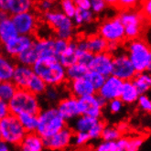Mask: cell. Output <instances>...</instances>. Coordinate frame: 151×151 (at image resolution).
<instances>
[{"mask_svg": "<svg viewBox=\"0 0 151 151\" xmlns=\"http://www.w3.org/2000/svg\"><path fill=\"white\" fill-rule=\"evenodd\" d=\"M32 69L48 86H60L67 81L66 68L56 56L39 58Z\"/></svg>", "mask_w": 151, "mask_h": 151, "instance_id": "6da1fadb", "label": "cell"}, {"mask_svg": "<svg viewBox=\"0 0 151 151\" xmlns=\"http://www.w3.org/2000/svg\"><path fill=\"white\" fill-rule=\"evenodd\" d=\"M39 122L36 132L43 137L47 138L67 126V121L61 116L56 106L41 109L38 114Z\"/></svg>", "mask_w": 151, "mask_h": 151, "instance_id": "7a4b0ae2", "label": "cell"}, {"mask_svg": "<svg viewBox=\"0 0 151 151\" xmlns=\"http://www.w3.org/2000/svg\"><path fill=\"white\" fill-rule=\"evenodd\" d=\"M10 113L19 115L21 113L39 114L41 104L39 96L28 89H17L12 98L8 101Z\"/></svg>", "mask_w": 151, "mask_h": 151, "instance_id": "3957f363", "label": "cell"}, {"mask_svg": "<svg viewBox=\"0 0 151 151\" xmlns=\"http://www.w3.org/2000/svg\"><path fill=\"white\" fill-rule=\"evenodd\" d=\"M44 20L54 31L55 37L66 40H73L74 35V24L70 17L60 10H50L44 13Z\"/></svg>", "mask_w": 151, "mask_h": 151, "instance_id": "277c9868", "label": "cell"}, {"mask_svg": "<svg viewBox=\"0 0 151 151\" xmlns=\"http://www.w3.org/2000/svg\"><path fill=\"white\" fill-rule=\"evenodd\" d=\"M126 48V53L131 60L136 72H146L151 53V46L147 40L137 38L130 40L127 42Z\"/></svg>", "mask_w": 151, "mask_h": 151, "instance_id": "5b68a950", "label": "cell"}, {"mask_svg": "<svg viewBox=\"0 0 151 151\" xmlns=\"http://www.w3.org/2000/svg\"><path fill=\"white\" fill-rule=\"evenodd\" d=\"M0 127L2 139L11 147H19L27 134V131L22 127L17 115L11 113L0 120Z\"/></svg>", "mask_w": 151, "mask_h": 151, "instance_id": "8992f818", "label": "cell"}, {"mask_svg": "<svg viewBox=\"0 0 151 151\" xmlns=\"http://www.w3.org/2000/svg\"><path fill=\"white\" fill-rule=\"evenodd\" d=\"M118 17L125 28L126 39L130 40L141 36L144 29V22L146 20L141 12L129 8L122 11Z\"/></svg>", "mask_w": 151, "mask_h": 151, "instance_id": "52a82bcc", "label": "cell"}, {"mask_svg": "<svg viewBox=\"0 0 151 151\" xmlns=\"http://www.w3.org/2000/svg\"><path fill=\"white\" fill-rule=\"evenodd\" d=\"M98 34L107 42L120 44L126 40L125 28L119 17H114L103 21L99 26Z\"/></svg>", "mask_w": 151, "mask_h": 151, "instance_id": "ba28073f", "label": "cell"}, {"mask_svg": "<svg viewBox=\"0 0 151 151\" xmlns=\"http://www.w3.org/2000/svg\"><path fill=\"white\" fill-rule=\"evenodd\" d=\"M112 74L124 82L130 81L137 74L136 70L126 52L117 51L114 55Z\"/></svg>", "mask_w": 151, "mask_h": 151, "instance_id": "9c48e42d", "label": "cell"}, {"mask_svg": "<svg viewBox=\"0 0 151 151\" xmlns=\"http://www.w3.org/2000/svg\"><path fill=\"white\" fill-rule=\"evenodd\" d=\"M81 114H86L89 116L101 118L103 111L106 106V102L97 93L78 98Z\"/></svg>", "mask_w": 151, "mask_h": 151, "instance_id": "30bf717a", "label": "cell"}, {"mask_svg": "<svg viewBox=\"0 0 151 151\" xmlns=\"http://www.w3.org/2000/svg\"><path fill=\"white\" fill-rule=\"evenodd\" d=\"M73 130L68 126L52 136L44 138V146L49 150H64L72 146Z\"/></svg>", "mask_w": 151, "mask_h": 151, "instance_id": "8fae6325", "label": "cell"}, {"mask_svg": "<svg viewBox=\"0 0 151 151\" xmlns=\"http://www.w3.org/2000/svg\"><path fill=\"white\" fill-rule=\"evenodd\" d=\"M35 41L32 35L17 34L16 37L3 44V51L5 54L13 58L19 56L21 52L30 48Z\"/></svg>", "mask_w": 151, "mask_h": 151, "instance_id": "7c38bea8", "label": "cell"}, {"mask_svg": "<svg viewBox=\"0 0 151 151\" xmlns=\"http://www.w3.org/2000/svg\"><path fill=\"white\" fill-rule=\"evenodd\" d=\"M123 83L124 81L113 74L106 76L104 83L97 90L96 93L106 102L115 98H119Z\"/></svg>", "mask_w": 151, "mask_h": 151, "instance_id": "4fadbf2b", "label": "cell"}, {"mask_svg": "<svg viewBox=\"0 0 151 151\" xmlns=\"http://www.w3.org/2000/svg\"><path fill=\"white\" fill-rule=\"evenodd\" d=\"M11 19L19 34L32 35L37 29V17L32 11L14 14Z\"/></svg>", "mask_w": 151, "mask_h": 151, "instance_id": "5bb4252c", "label": "cell"}, {"mask_svg": "<svg viewBox=\"0 0 151 151\" xmlns=\"http://www.w3.org/2000/svg\"><path fill=\"white\" fill-rule=\"evenodd\" d=\"M56 107L67 122L74 120L77 116L81 114V110L79 106V100L73 95H70L60 98L57 103Z\"/></svg>", "mask_w": 151, "mask_h": 151, "instance_id": "9a60e30c", "label": "cell"}, {"mask_svg": "<svg viewBox=\"0 0 151 151\" xmlns=\"http://www.w3.org/2000/svg\"><path fill=\"white\" fill-rule=\"evenodd\" d=\"M113 60L114 55L107 50L97 53L93 55L89 70L99 73L105 77L109 76L112 74L113 70Z\"/></svg>", "mask_w": 151, "mask_h": 151, "instance_id": "2e32d148", "label": "cell"}, {"mask_svg": "<svg viewBox=\"0 0 151 151\" xmlns=\"http://www.w3.org/2000/svg\"><path fill=\"white\" fill-rule=\"evenodd\" d=\"M68 89L70 95L75 96L76 98H81L83 96L96 93V89L87 77L69 81Z\"/></svg>", "mask_w": 151, "mask_h": 151, "instance_id": "e0dca14e", "label": "cell"}, {"mask_svg": "<svg viewBox=\"0 0 151 151\" xmlns=\"http://www.w3.org/2000/svg\"><path fill=\"white\" fill-rule=\"evenodd\" d=\"M35 74L32 67L23 64H16L11 81L15 83L17 89H27L32 76Z\"/></svg>", "mask_w": 151, "mask_h": 151, "instance_id": "ac0fdd59", "label": "cell"}, {"mask_svg": "<svg viewBox=\"0 0 151 151\" xmlns=\"http://www.w3.org/2000/svg\"><path fill=\"white\" fill-rule=\"evenodd\" d=\"M19 147L23 151H42L45 149L44 138L37 132L27 133Z\"/></svg>", "mask_w": 151, "mask_h": 151, "instance_id": "d6986e66", "label": "cell"}, {"mask_svg": "<svg viewBox=\"0 0 151 151\" xmlns=\"http://www.w3.org/2000/svg\"><path fill=\"white\" fill-rule=\"evenodd\" d=\"M33 47L36 50L39 57L56 56L54 50V38L46 37L36 40L33 43Z\"/></svg>", "mask_w": 151, "mask_h": 151, "instance_id": "ffe728a7", "label": "cell"}, {"mask_svg": "<svg viewBox=\"0 0 151 151\" xmlns=\"http://www.w3.org/2000/svg\"><path fill=\"white\" fill-rule=\"evenodd\" d=\"M139 95H140V93H138L135 84L133 83L132 80L124 82L121 94L119 97L124 104H136Z\"/></svg>", "mask_w": 151, "mask_h": 151, "instance_id": "44dd1931", "label": "cell"}, {"mask_svg": "<svg viewBox=\"0 0 151 151\" xmlns=\"http://www.w3.org/2000/svg\"><path fill=\"white\" fill-rule=\"evenodd\" d=\"M101 118H95L89 116L86 114H80L77 116L73 123V130L74 132H86L90 131L95 124L98 122Z\"/></svg>", "mask_w": 151, "mask_h": 151, "instance_id": "7402d4cb", "label": "cell"}, {"mask_svg": "<svg viewBox=\"0 0 151 151\" xmlns=\"http://www.w3.org/2000/svg\"><path fill=\"white\" fill-rule=\"evenodd\" d=\"M85 40L87 50L92 52L93 55L107 50L108 42L103 37H101L99 34H93L91 36H88L85 38Z\"/></svg>", "mask_w": 151, "mask_h": 151, "instance_id": "603a6c76", "label": "cell"}, {"mask_svg": "<svg viewBox=\"0 0 151 151\" xmlns=\"http://www.w3.org/2000/svg\"><path fill=\"white\" fill-rule=\"evenodd\" d=\"M132 82L140 94H147L151 92V73L147 70L137 73L134 78L132 79Z\"/></svg>", "mask_w": 151, "mask_h": 151, "instance_id": "cb8c5ba5", "label": "cell"}, {"mask_svg": "<svg viewBox=\"0 0 151 151\" xmlns=\"http://www.w3.org/2000/svg\"><path fill=\"white\" fill-rule=\"evenodd\" d=\"M15 67L16 63L11 57L0 54V82L10 81Z\"/></svg>", "mask_w": 151, "mask_h": 151, "instance_id": "d4e9b609", "label": "cell"}, {"mask_svg": "<svg viewBox=\"0 0 151 151\" xmlns=\"http://www.w3.org/2000/svg\"><path fill=\"white\" fill-rule=\"evenodd\" d=\"M60 63L65 68L77 63V45L73 40H69L68 47L66 50L58 57Z\"/></svg>", "mask_w": 151, "mask_h": 151, "instance_id": "484cf974", "label": "cell"}, {"mask_svg": "<svg viewBox=\"0 0 151 151\" xmlns=\"http://www.w3.org/2000/svg\"><path fill=\"white\" fill-rule=\"evenodd\" d=\"M17 34L19 33L11 17H8L6 19L0 21V42L2 44L13 39Z\"/></svg>", "mask_w": 151, "mask_h": 151, "instance_id": "4316f807", "label": "cell"}, {"mask_svg": "<svg viewBox=\"0 0 151 151\" xmlns=\"http://www.w3.org/2000/svg\"><path fill=\"white\" fill-rule=\"evenodd\" d=\"M19 122L21 123L22 127L27 131V133L36 132L39 117L38 114H32V113H21L17 115Z\"/></svg>", "mask_w": 151, "mask_h": 151, "instance_id": "83f0119b", "label": "cell"}, {"mask_svg": "<svg viewBox=\"0 0 151 151\" xmlns=\"http://www.w3.org/2000/svg\"><path fill=\"white\" fill-rule=\"evenodd\" d=\"M89 68L79 63H75L70 66L66 68V78L67 81H73V80L80 79L83 77H86L89 73Z\"/></svg>", "mask_w": 151, "mask_h": 151, "instance_id": "f1b7e54d", "label": "cell"}, {"mask_svg": "<svg viewBox=\"0 0 151 151\" xmlns=\"http://www.w3.org/2000/svg\"><path fill=\"white\" fill-rule=\"evenodd\" d=\"M34 6V0H11L8 13L10 15L31 11Z\"/></svg>", "mask_w": 151, "mask_h": 151, "instance_id": "f546056e", "label": "cell"}, {"mask_svg": "<svg viewBox=\"0 0 151 151\" xmlns=\"http://www.w3.org/2000/svg\"><path fill=\"white\" fill-rule=\"evenodd\" d=\"M39 58L40 57L38 55L36 50L34 49V47L32 45L30 48L27 49L26 50L21 52L19 56H17L15 59L17 60V63L32 67Z\"/></svg>", "mask_w": 151, "mask_h": 151, "instance_id": "4dcf8cb0", "label": "cell"}, {"mask_svg": "<svg viewBox=\"0 0 151 151\" xmlns=\"http://www.w3.org/2000/svg\"><path fill=\"white\" fill-rule=\"evenodd\" d=\"M94 13L91 9H77L76 13L73 17L74 26H83L93 21Z\"/></svg>", "mask_w": 151, "mask_h": 151, "instance_id": "1f68e13d", "label": "cell"}, {"mask_svg": "<svg viewBox=\"0 0 151 151\" xmlns=\"http://www.w3.org/2000/svg\"><path fill=\"white\" fill-rule=\"evenodd\" d=\"M47 87H48V85L46 84V83L44 82L39 75L35 73L32 76V78L30 79L27 89H28L29 91H30L31 93H35L36 95L40 96L44 93Z\"/></svg>", "mask_w": 151, "mask_h": 151, "instance_id": "d6a6232c", "label": "cell"}, {"mask_svg": "<svg viewBox=\"0 0 151 151\" xmlns=\"http://www.w3.org/2000/svg\"><path fill=\"white\" fill-rule=\"evenodd\" d=\"M17 90V87L11 81L0 82V98L8 102Z\"/></svg>", "mask_w": 151, "mask_h": 151, "instance_id": "836d02e7", "label": "cell"}, {"mask_svg": "<svg viewBox=\"0 0 151 151\" xmlns=\"http://www.w3.org/2000/svg\"><path fill=\"white\" fill-rule=\"evenodd\" d=\"M121 137V130L118 127H111V126H104L101 138L102 140H110V141H116Z\"/></svg>", "mask_w": 151, "mask_h": 151, "instance_id": "e575fe53", "label": "cell"}, {"mask_svg": "<svg viewBox=\"0 0 151 151\" xmlns=\"http://www.w3.org/2000/svg\"><path fill=\"white\" fill-rule=\"evenodd\" d=\"M91 142V138L89 137L88 133L86 132H74L73 136V142L72 145L75 147H86Z\"/></svg>", "mask_w": 151, "mask_h": 151, "instance_id": "d590c367", "label": "cell"}, {"mask_svg": "<svg viewBox=\"0 0 151 151\" xmlns=\"http://www.w3.org/2000/svg\"><path fill=\"white\" fill-rule=\"evenodd\" d=\"M60 86H48L42 95L49 103H58L61 97V93L59 89Z\"/></svg>", "mask_w": 151, "mask_h": 151, "instance_id": "8d00e7d4", "label": "cell"}, {"mask_svg": "<svg viewBox=\"0 0 151 151\" xmlns=\"http://www.w3.org/2000/svg\"><path fill=\"white\" fill-rule=\"evenodd\" d=\"M60 11L70 17V19H73V17L78 9L73 0H60Z\"/></svg>", "mask_w": 151, "mask_h": 151, "instance_id": "74e56055", "label": "cell"}, {"mask_svg": "<svg viewBox=\"0 0 151 151\" xmlns=\"http://www.w3.org/2000/svg\"><path fill=\"white\" fill-rule=\"evenodd\" d=\"M93 58V54L87 50H79L77 48V63L86 67H90Z\"/></svg>", "mask_w": 151, "mask_h": 151, "instance_id": "f35d334b", "label": "cell"}, {"mask_svg": "<svg viewBox=\"0 0 151 151\" xmlns=\"http://www.w3.org/2000/svg\"><path fill=\"white\" fill-rule=\"evenodd\" d=\"M89 80H90V82L92 83V84L94 86V88L96 89V92L97 90L102 86V84L104 83V80H105V76L97 73V72H94V70H89V73L86 76Z\"/></svg>", "mask_w": 151, "mask_h": 151, "instance_id": "ab89813d", "label": "cell"}, {"mask_svg": "<svg viewBox=\"0 0 151 151\" xmlns=\"http://www.w3.org/2000/svg\"><path fill=\"white\" fill-rule=\"evenodd\" d=\"M124 105H125V104L122 102V100L120 98H115V99L108 101L107 104H106L105 107H107L108 111L112 114H117L123 111Z\"/></svg>", "mask_w": 151, "mask_h": 151, "instance_id": "60d3db41", "label": "cell"}, {"mask_svg": "<svg viewBox=\"0 0 151 151\" xmlns=\"http://www.w3.org/2000/svg\"><path fill=\"white\" fill-rule=\"evenodd\" d=\"M104 126H105V124L104 123V121L100 119L93 127V128L88 132V135L91 138V141H96L101 138V135H102V132H103Z\"/></svg>", "mask_w": 151, "mask_h": 151, "instance_id": "b9f144b4", "label": "cell"}, {"mask_svg": "<svg viewBox=\"0 0 151 151\" xmlns=\"http://www.w3.org/2000/svg\"><path fill=\"white\" fill-rule=\"evenodd\" d=\"M138 108L145 113L151 114V98L147 94H140L137 101Z\"/></svg>", "mask_w": 151, "mask_h": 151, "instance_id": "7bdbcfd3", "label": "cell"}, {"mask_svg": "<svg viewBox=\"0 0 151 151\" xmlns=\"http://www.w3.org/2000/svg\"><path fill=\"white\" fill-rule=\"evenodd\" d=\"M95 150L97 151H118V147L116 141L102 140L99 144L95 146Z\"/></svg>", "mask_w": 151, "mask_h": 151, "instance_id": "ee69618b", "label": "cell"}, {"mask_svg": "<svg viewBox=\"0 0 151 151\" xmlns=\"http://www.w3.org/2000/svg\"><path fill=\"white\" fill-rule=\"evenodd\" d=\"M106 7H107V4L104 0H90V9L96 15L103 13Z\"/></svg>", "mask_w": 151, "mask_h": 151, "instance_id": "f6af8a7d", "label": "cell"}, {"mask_svg": "<svg viewBox=\"0 0 151 151\" xmlns=\"http://www.w3.org/2000/svg\"><path fill=\"white\" fill-rule=\"evenodd\" d=\"M144 143V138L142 137H131L128 138L127 151H137L141 148Z\"/></svg>", "mask_w": 151, "mask_h": 151, "instance_id": "bcb514c9", "label": "cell"}, {"mask_svg": "<svg viewBox=\"0 0 151 151\" xmlns=\"http://www.w3.org/2000/svg\"><path fill=\"white\" fill-rule=\"evenodd\" d=\"M68 44H69V40L56 38V37L54 38V50L57 58L66 50V48L68 47Z\"/></svg>", "mask_w": 151, "mask_h": 151, "instance_id": "7dc6e473", "label": "cell"}, {"mask_svg": "<svg viewBox=\"0 0 151 151\" xmlns=\"http://www.w3.org/2000/svg\"><path fill=\"white\" fill-rule=\"evenodd\" d=\"M141 13L147 20L151 22V0H143L141 4Z\"/></svg>", "mask_w": 151, "mask_h": 151, "instance_id": "c3c4849f", "label": "cell"}, {"mask_svg": "<svg viewBox=\"0 0 151 151\" xmlns=\"http://www.w3.org/2000/svg\"><path fill=\"white\" fill-rule=\"evenodd\" d=\"M10 114L9 104L8 102L0 98V120H2Z\"/></svg>", "mask_w": 151, "mask_h": 151, "instance_id": "681fc988", "label": "cell"}, {"mask_svg": "<svg viewBox=\"0 0 151 151\" xmlns=\"http://www.w3.org/2000/svg\"><path fill=\"white\" fill-rule=\"evenodd\" d=\"M141 2V0H119L118 6L124 9H129L137 6Z\"/></svg>", "mask_w": 151, "mask_h": 151, "instance_id": "f907efd6", "label": "cell"}, {"mask_svg": "<svg viewBox=\"0 0 151 151\" xmlns=\"http://www.w3.org/2000/svg\"><path fill=\"white\" fill-rule=\"evenodd\" d=\"M39 7L42 12L45 13V12H48V11H50L53 9V7H54V3L50 1V0H40V2L39 4Z\"/></svg>", "mask_w": 151, "mask_h": 151, "instance_id": "816d5d0a", "label": "cell"}, {"mask_svg": "<svg viewBox=\"0 0 151 151\" xmlns=\"http://www.w3.org/2000/svg\"><path fill=\"white\" fill-rule=\"evenodd\" d=\"M78 9H90V0H73Z\"/></svg>", "mask_w": 151, "mask_h": 151, "instance_id": "f5cc1de1", "label": "cell"}, {"mask_svg": "<svg viewBox=\"0 0 151 151\" xmlns=\"http://www.w3.org/2000/svg\"><path fill=\"white\" fill-rule=\"evenodd\" d=\"M127 142H128V138L127 137H120L116 140L117 143V147H118V151H127Z\"/></svg>", "mask_w": 151, "mask_h": 151, "instance_id": "db71d44e", "label": "cell"}, {"mask_svg": "<svg viewBox=\"0 0 151 151\" xmlns=\"http://www.w3.org/2000/svg\"><path fill=\"white\" fill-rule=\"evenodd\" d=\"M119 49V43H115V42H108L107 45V51L110 53H116Z\"/></svg>", "mask_w": 151, "mask_h": 151, "instance_id": "11a10c76", "label": "cell"}, {"mask_svg": "<svg viewBox=\"0 0 151 151\" xmlns=\"http://www.w3.org/2000/svg\"><path fill=\"white\" fill-rule=\"evenodd\" d=\"M10 1L11 0H0V9H3V10L8 12Z\"/></svg>", "mask_w": 151, "mask_h": 151, "instance_id": "9f6ffc18", "label": "cell"}, {"mask_svg": "<svg viewBox=\"0 0 151 151\" xmlns=\"http://www.w3.org/2000/svg\"><path fill=\"white\" fill-rule=\"evenodd\" d=\"M10 148H11V146L9 144H7L3 139L0 140V151H8V150H10Z\"/></svg>", "mask_w": 151, "mask_h": 151, "instance_id": "6f0895ef", "label": "cell"}, {"mask_svg": "<svg viewBox=\"0 0 151 151\" xmlns=\"http://www.w3.org/2000/svg\"><path fill=\"white\" fill-rule=\"evenodd\" d=\"M9 13H8L7 11H5L3 9H0V21H2L4 19H6V17H8L9 16Z\"/></svg>", "mask_w": 151, "mask_h": 151, "instance_id": "680465c9", "label": "cell"}, {"mask_svg": "<svg viewBox=\"0 0 151 151\" xmlns=\"http://www.w3.org/2000/svg\"><path fill=\"white\" fill-rule=\"evenodd\" d=\"M105 3L107 4V6H118V1L119 0H104Z\"/></svg>", "mask_w": 151, "mask_h": 151, "instance_id": "91938a15", "label": "cell"}, {"mask_svg": "<svg viewBox=\"0 0 151 151\" xmlns=\"http://www.w3.org/2000/svg\"><path fill=\"white\" fill-rule=\"evenodd\" d=\"M147 70L148 73H151V53H150V56H149V60H148V63H147Z\"/></svg>", "mask_w": 151, "mask_h": 151, "instance_id": "94428289", "label": "cell"}, {"mask_svg": "<svg viewBox=\"0 0 151 151\" xmlns=\"http://www.w3.org/2000/svg\"><path fill=\"white\" fill-rule=\"evenodd\" d=\"M3 52V44L0 42V54H2Z\"/></svg>", "mask_w": 151, "mask_h": 151, "instance_id": "6125c7cd", "label": "cell"}, {"mask_svg": "<svg viewBox=\"0 0 151 151\" xmlns=\"http://www.w3.org/2000/svg\"><path fill=\"white\" fill-rule=\"evenodd\" d=\"M2 139V133H1V127H0V140Z\"/></svg>", "mask_w": 151, "mask_h": 151, "instance_id": "be15d7a7", "label": "cell"}, {"mask_svg": "<svg viewBox=\"0 0 151 151\" xmlns=\"http://www.w3.org/2000/svg\"><path fill=\"white\" fill-rule=\"evenodd\" d=\"M50 1H51V2H53V3H56L58 0H50Z\"/></svg>", "mask_w": 151, "mask_h": 151, "instance_id": "e7e4bbea", "label": "cell"}]
</instances>
